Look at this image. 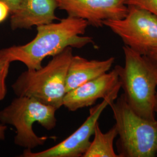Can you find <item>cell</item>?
Wrapping results in <instances>:
<instances>
[{
    "instance_id": "cell-1",
    "label": "cell",
    "mask_w": 157,
    "mask_h": 157,
    "mask_svg": "<svg viewBox=\"0 0 157 157\" xmlns=\"http://www.w3.org/2000/svg\"><path fill=\"white\" fill-rule=\"evenodd\" d=\"M88 22L83 19L67 16L58 23L38 26L35 37L28 43L0 50V56L10 62L23 63L29 70L42 67L43 60L58 54L68 47L82 48L94 44L93 38L83 36Z\"/></svg>"
},
{
    "instance_id": "cell-2",
    "label": "cell",
    "mask_w": 157,
    "mask_h": 157,
    "mask_svg": "<svg viewBox=\"0 0 157 157\" xmlns=\"http://www.w3.org/2000/svg\"><path fill=\"white\" fill-rule=\"evenodd\" d=\"M124 64L117 65L121 87L132 109L143 118L155 119L154 105L157 91V63L148 56L123 47Z\"/></svg>"
},
{
    "instance_id": "cell-3",
    "label": "cell",
    "mask_w": 157,
    "mask_h": 157,
    "mask_svg": "<svg viewBox=\"0 0 157 157\" xmlns=\"http://www.w3.org/2000/svg\"><path fill=\"white\" fill-rule=\"evenodd\" d=\"M72 48H66L39 69L23 72L12 85L14 93L33 98L56 110L62 107L67 69L73 56Z\"/></svg>"
},
{
    "instance_id": "cell-4",
    "label": "cell",
    "mask_w": 157,
    "mask_h": 157,
    "mask_svg": "<svg viewBox=\"0 0 157 157\" xmlns=\"http://www.w3.org/2000/svg\"><path fill=\"white\" fill-rule=\"evenodd\" d=\"M115 126L118 132L119 157L157 156V119L143 118L129 107L123 94L112 102Z\"/></svg>"
},
{
    "instance_id": "cell-5",
    "label": "cell",
    "mask_w": 157,
    "mask_h": 157,
    "mask_svg": "<svg viewBox=\"0 0 157 157\" xmlns=\"http://www.w3.org/2000/svg\"><path fill=\"white\" fill-rule=\"evenodd\" d=\"M56 109L34 98L17 96L10 105L0 111V122L10 124L16 129L14 143L25 150H32L44 144L48 137L39 136L33 129L38 123L48 130L56 126Z\"/></svg>"
},
{
    "instance_id": "cell-6",
    "label": "cell",
    "mask_w": 157,
    "mask_h": 157,
    "mask_svg": "<svg viewBox=\"0 0 157 157\" xmlns=\"http://www.w3.org/2000/svg\"><path fill=\"white\" fill-rule=\"evenodd\" d=\"M128 6L125 17L105 20L103 26L119 36L124 45L147 56L157 47V17L139 7Z\"/></svg>"
},
{
    "instance_id": "cell-7",
    "label": "cell",
    "mask_w": 157,
    "mask_h": 157,
    "mask_svg": "<svg viewBox=\"0 0 157 157\" xmlns=\"http://www.w3.org/2000/svg\"><path fill=\"white\" fill-rule=\"evenodd\" d=\"M115 92L103 99L100 104L90 109L89 116L72 135L56 146L40 152L25 150L22 157H83L91 143L95 126L102 112L118 97Z\"/></svg>"
},
{
    "instance_id": "cell-8",
    "label": "cell",
    "mask_w": 157,
    "mask_h": 157,
    "mask_svg": "<svg viewBox=\"0 0 157 157\" xmlns=\"http://www.w3.org/2000/svg\"><path fill=\"white\" fill-rule=\"evenodd\" d=\"M58 8L68 16L86 21L95 28L103 26V21L119 19L126 16L128 6L125 0H56Z\"/></svg>"
},
{
    "instance_id": "cell-9",
    "label": "cell",
    "mask_w": 157,
    "mask_h": 157,
    "mask_svg": "<svg viewBox=\"0 0 157 157\" xmlns=\"http://www.w3.org/2000/svg\"><path fill=\"white\" fill-rule=\"evenodd\" d=\"M121 89L118 72L114 68L67 92L63 98V106L70 111H76L92 106L98 100L119 92Z\"/></svg>"
},
{
    "instance_id": "cell-10",
    "label": "cell",
    "mask_w": 157,
    "mask_h": 157,
    "mask_svg": "<svg viewBox=\"0 0 157 157\" xmlns=\"http://www.w3.org/2000/svg\"><path fill=\"white\" fill-rule=\"evenodd\" d=\"M56 0H21L16 11L11 13L12 30L30 29L58 20Z\"/></svg>"
},
{
    "instance_id": "cell-11",
    "label": "cell",
    "mask_w": 157,
    "mask_h": 157,
    "mask_svg": "<svg viewBox=\"0 0 157 157\" xmlns=\"http://www.w3.org/2000/svg\"><path fill=\"white\" fill-rule=\"evenodd\" d=\"M115 60L114 57L105 60H89L82 56H73L67 69L66 93L109 72Z\"/></svg>"
},
{
    "instance_id": "cell-12",
    "label": "cell",
    "mask_w": 157,
    "mask_h": 157,
    "mask_svg": "<svg viewBox=\"0 0 157 157\" xmlns=\"http://www.w3.org/2000/svg\"><path fill=\"white\" fill-rule=\"evenodd\" d=\"M93 136L94 139L83 157H119L113 147L114 140L118 136L115 125L106 133H103L98 123Z\"/></svg>"
},
{
    "instance_id": "cell-13",
    "label": "cell",
    "mask_w": 157,
    "mask_h": 157,
    "mask_svg": "<svg viewBox=\"0 0 157 157\" xmlns=\"http://www.w3.org/2000/svg\"><path fill=\"white\" fill-rule=\"evenodd\" d=\"M11 62L0 56V101L6 97L7 89L6 86V78L8 76Z\"/></svg>"
},
{
    "instance_id": "cell-14",
    "label": "cell",
    "mask_w": 157,
    "mask_h": 157,
    "mask_svg": "<svg viewBox=\"0 0 157 157\" xmlns=\"http://www.w3.org/2000/svg\"><path fill=\"white\" fill-rule=\"evenodd\" d=\"M128 6H135L151 12L157 17V0H125Z\"/></svg>"
},
{
    "instance_id": "cell-15",
    "label": "cell",
    "mask_w": 157,
    "mask_h": 157,
    "mask_svg": "<svg viewBox=\"0 0 157 157\" xmlns=\"http://www.w3.org/2000/svg\"><path fill=\"white\" fill-rule=\"evenodd\" d=\"M10 14H11V11L8 6L0 1V23L4 22Z\"/></svg>"
},
{
    "instance_id": "cell-16",
    "label": "cell",
    "mask_w": 157,
    "mask_h": 157,
    "mask_svg": "<svg viewBox=\"0 0 157 157\" xmlns=\"http://www.w3.org/2000/svg\"><path fill=\"white\" fill-rule=\"evenodd\" d=\"M0 1L5 3L8 6L11 11V13H12L18 9L21 0H0Z\"/></svg>"
},
{
    "instance_id": "cell-17",
    "label": "cell",
    "mask_w": 157,
    "mask_h": 157,
    "mask_svg": "<svg viewBox=\"0 0 157 157\" xmlns=\"http://www.w3.org/2000/svg\"><path fill=\"white\" fill-rule=\"evenodd\" d=\"M147 56L157 63V47L153 48Z\"/></svg>"
},
{
    "instance_id": "cell-18",
    "label": "cell",
    "mask_w": 157,
    "mask_h": 157,
    "mask_svg": "<svg viewBox=\"0 0 157 157\" xmlns=\"http://www.w3.org/2000/svg\"><path fill=\"white\" fill-rule=\"evenodd\" d=\"M7 127L6 124H0V140H4L6 137V131Z\"/></svg>"
},
{
    "instance_id": "cell-19",
    "label": "cell",
    "mask_w": 157,
    "mask_h": 157,
    "mask_svg": "<svg viewBox=\"0 0 157 157\" xmlns=\"http://www.w3.org/2000/svg\"><path fill=\"white\" fill-rule=\"evenodd\" d=\"M154 111L155 113L157 115V91L155 96V105H154Z\"/></svg>"
}]
</instances>
